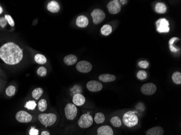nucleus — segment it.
Returning <instances> with one entry per match:
<instances>
[{"label": "nucleus", "mask_w": 181, "mask_h": 135, "mask_svg": "<svg viewBox=\"0 0 181 135\" xmlns=\"http://www.w3.org/2000/svg\"><path fill=\"white\" fill-rule=\"evenodd\" d=\"M91 15L93 18V22L94 24H98L102 22L106 16L103 10L100 9H94Z\"/></svg>", "instance_id": "obj_7"}, {"label": "nucleus", "mask_w": 181, "mask_h": 135, "mask_svg": "<svg viewBox=\"0 0 181 135\" xmlns=\"http://www.w3.org/2000/svg\"><path fill=\"white\" fill-rule=\"evenodd\" d=\"M41 135H50V133L47 131H44L42 132Z\"/></svg>", "instance_id": "obj_37"}, {"label": "nucleus", "mask_w": 181, "mask_h": 135, "mask_svg": "<svg viewBox=\"0 0 181 135\" xmlns=\"http://www.w3.org/2000/svg\"><path fill=\"white\" fill-rule=\"evenodd\" d=\"M94 121L97 124L103 123L105 120V117L103 113L98 112L96 113L94 117Z\"/></svg>", "instance_id": "obj_24"}, {"label": "nucleus", "mask_w": 181, "mask_h": 135, "mask_svg": "<svg viewBox=\"0 0 181 135\" xmlns=\"http://www.w3.org/2000/svg\"><path fill=\"white\" fill-rule=\"evenodd\" d=\"M123 122L125 126L128 128L136 126L138 123V118L136 112L129 111L126 112L123 117Z\"/></svg>", "instance_id": "obj_2"}, {"label": "nucleus", "mask_w": 181, "mask_h": 135, "mask_svg": "<svg viewBox=\"0 0 181 135\" xmlns=\"http://www.w3.org/2000/svg\"><path fill=\"white\" fill-rule=\"evenodd\" d=\"M7 24V21L4 17L0 18V26L2 28H5Z\"/></svg>", "instance_id": "obj_36"}, {"label": "nucleus", "mask_w": 181, "mask_h": 135, "mask_svg": "<svg viewBox=\"0 0 181 135\" xmlns=\"http://www.w3.org/2000/svg\"><path fill=\"white\" fill-rule=\"evenodd\" d=\"M37 107V103L34 101H29L26 103L25 107L28 110H33Z\"/></svg>", "instance_id": "obj_30"}, {"label": "nucleus", "mask_w": 181, "mask_h": 135, "mask_svg": "<svg viewBox=\"0 0 181 135\" xmlns=\"http://www.w3.org/2000/svg\"><path fill=\"white\" fill-rule=\"evenodd\" d=\"M93 119L92 116L89 114H85L81 116L78 121V126L81 128H88L92 126Z\"/></svg>", "instance_id": "obj_4"}, {"label": "nucleus", "mask_w": 181, "mask_h": 135, "mask_svg": "<svg viewBox=\"0 0 181 135\" xmlns=\"http://www.w3.org/2000/svg\"><path fill=\"white\" fill-rule=\"evenodd\" d=\"M76 24L78 27H86L89 24V19L86 16L84 15L78 16L76 20Z\"/></svg>", "instance_id": "obj_15"}, {"label": "nucleus", "mask_w": 181, "mask_h": 135, "mask_svg": "<svg viewBox=\"0 0 181 135\" xmlns=\"http://www.w3.org/2000/svg\"><path fill=\"white\" fill-rule=\"evenodd\" d=\"M157 30L159 33H167L169 32V22L167 19L161 18L156 22Z\"/></svg>", "instance_id": "obj_6"}, {"label": "nucleus", "mask_w": 181, "mask_h": 135, "mask_svg": "<svg viewBox=\"0 0 181 135\" xmlns=\"http://www.w3.org/2000/svg\"><path fill=\"white\" fill-rule=\"evenodd\" d=\"M172 81L176 84H181V73L179 71H176L172 74Z\"/></svg>", "instance_id": "obj_27"}, {"label": "nucleus", "mask_w": 181, "mask_h": 135, "mask_svg": "<svg viewBox=\"0 0 181 135\" xmlns=\"http://www.w3.org/2000/svg\"><path fill=\"white\" fill-rule=\"evenodd\" d=\"M167 6L162 2H158L155 6V11L158 14H164L167 12Z\"/></svg>", "instance_id": "obj_20"}, {"label": "nucleus", "mask_w": 181, "mask_h": 135, "mask_svg": "<svg viewBox=\"0 0 181 135\" xmlns=\"http://www.w3.org/2000/svg\"><path fill=\"white\" fill-rule=\"evenodd\" d=\"M16 91V88L13 85H10L6 90V93L7 96L12 97L14 96Z\"/></svg>", "instance_id": "obj_29"}, {"label": "nucleus", "mask_w": 181, "mask_h": 135, "mask_svg": "<svg viewBox=\"0 0 181 135\" xmlns=\"http://www.w3.org/2000/svg\"><path fill=\"white\" fill-rule=\"evenodd\" d=\"M120 2L121 3H123V4H125V3H126L128 1H120Z\"/></svg>", "instance_id": "obj_38"}, {"label": "nucleus", "mask_w": 181, "mask_h": 135, "mask_svg": "<svg viewBox=\"0 0 181 135\" xmlns=\"http://www.w3.org/2000/svg\"><path fill=\"white\" fill-rule=\"evenodd\" d=\"M2 12H3L2 8V7H1V6H0V14H2Z\"/></svg>", "instance_id": "obj_39"}, {"label": "nucleus", "mask_w": 181, "mask_h": 135, "mask_svg": "<svg viewBox=\"0 0 181 135\" xmlns=\"http://www.w3.org/2000/svg\"><path fill=\"white\" fill-rule=\"evenodd\" d=\"M164 130L160 126H155L147 131V135H163Z\"/></svg>", "instance_id": "obj_18"}, {"label": "nucleus", "mask_w": 181, "mask_h": 135, "mask_svg": "<svg viewBox=\"0 0 181 135\" xmlns=\"http://www.w3.org/2000/svg\"><path fill=\"white\" fill-rule=\"evenodd\" d=\"M108 10L110 14L115 15L119 13L121 10V5L119 1L113 0L110 1L107 5Z\"/></svg>", "instance_id": "obj_9"}, {"label": "nucleus", "mask_w": 181, "mask_h": 135, "mask_svg": "<svg viewBox=\"0 0 181 135\" xmlns=\"http://www.w3.org/2000/svg\"><path fill=\"white\" fill-rule=\"evenodd\" d=\"M87 89L91 92H98L103 89V84L96 81H90L86 84Z\"/></svg>", "instance_id": "obj_12"}, {"label": "nucleus", "mask_w": 181, "mask_h": 135, "mask_svg": "<svg viewBox=\"0 0 181 135\" xmlns=\"http://www.w3.org/2000/svg\"><path fill=\"white\" fill-rule=\"evenodd\" d=\"M101 34L104 36H108L112 32V28L110 24H105L101 28Z\"/></svg>", "instance_id": "obj_22"}, {"label": "nucleus", "mask_w": 181, "mask_h": 135, "mask_svg": "<svg viewBox=\"0 0 181 135\" xmlns=\"http://www.w3.org/2000/svg\"><path fill=\"white\" fill-rule=\"evenodd\" d=\"M73 102L74 104L77 106H81L85 103V97L82 94H76L73 97Z\"/></svg>", "instance_id": "obj_14"}, {"label": "nucleus", "mask_w": 181, "mask_h": 135, "mask_svg": "<svg viewBox=\"0 0 181 135\" xmlns=\"http://www.w3.org/2000/svg\"><path fill=\"white\" fill-rule=\"evenodd\" d=\"M156 90V85L152 83H148L144 84L141 88V92L143 94L148 96H150L155 94Z\"/></svg>", "instance_id": "obj_11"}, {"label": "nucleus", "mask_w": 181, "mask_h": 135, "mask_svg": "<svg viewBox=\"0 0 181 135\" xmlns=\"http://www.w3.org/2000/svg\"><path fill=\"white\" fill-rule=\"evenodd\" d=\"M99 79L103 82H111L116 80V77L113 75L109 73H104L99 76Z\"/></svg>", "instance_id": "obj_17"}, {"label": "nucleus", "mask_w": 181, "mask_h": 135, "mask_svg": "<svg viewBox=\"0 0 181 135\" xmlns=\"http://www.w3.org/2000/svg\"><path fill=\"white\" fill-rule=\"evenodd\" d=\"M78 58L76 55L71 54V55H67L65 56L64 59V62L65 63L67 66H72L76 64V62H77Z\"/></svg>", "instance_id": "obj_19"}, {"label": "nucleus", "mask_w": 181, "mask_h": 135, "mask_svg": "<svg viewBox=\"0 0 181 135\" xmlns=\"http://www.w3.org/2000/svg\"><path fill=\"white\" fill-rule=\"evenodd\" d=\"M39 121L45 126H51L55 123L57 121V117L54 114L49 113V114H41L38 116Z\"/></svg>", "instance_id": "obj_3"}, {"label": "nucleus", "mask_w": 181, "mask_h": 135, "mask_svg": "<svg viewBox=\"0 0 181 135\" xmlns=\"http://www.w3.org/2000/svg\"><path fill=\"white\" fill-rule=\"evenodd\" d=\"M77 70L82 73H88L91 71L92 65L90 62L86 61H82L78 62L77 66Z\"/></svg>", "instance_id": "obj_8"}, {"label": "nucleus", "mask_w": 181, "mask_h": 135, "mask_svg": "<svg viewBox=\"0 0 181 135\" xmlns=\"http://www.w3.org/2000/svg\"><path fill=\"white\" fill-rule=\"evenodd\" d=\"M138 66L143 69H147L149 66V63L146 61H142L138 63Z\"/></svg>", "instance_id": "obj_34"}, {"label": "nucleus", "mask_w": 181, "mask_h": 135, "mask_svg": "<svg viewBox=\"0 0 181 135\" xmlns=\"http://www.w3.org/2000/svg\"><path fill=\"white\" fill-rule=\"evenodd\" d=\"M34 60L37 63L40 64H44L47 62V59L44 55L40 54H37L34 56Z\"/></svg>", "instance_id": "obj_23"}, {"label": "nucleus", "mask_w": 181, "mask_h": 135, "mask_svg": "<svg viewBox=\"0 0 181 135\" xmlns=\"http://www.w3.org/2000/svg\"><path fill=\"white\" fill-rule=\"evenodd\" d=\"M147 76H148V74H147V72L144 71V70H140L137 73V77L140 80H145V78H147Z\"/></svg>", "instance_id": "obj_31"}, {"label": "nucleus", "mask_w": 181, "mask_h": 135, "mask_svg": "<svg viewBox=\"0 0 181 135\" xmlns=\"http://www.w3.org/2000/svg\"><path fill=\"white\" fill-rule=\"evenodd\" d=\"M47 8L48 11H49L51 13H57L59 11L60 9L59 3L55 1H50L48 3Z\"/></svg>", "instance_id": "obj_16"}, {"label": "nucleus", "mask_w": 181, "mask_h": 135, "mask_svg": "<svg viewBox=\"0 0 181 135\" xmlns=\"http://www.w3.org/2000/svg\"><path fill=\"white\" fill-rule=\"evenodd\" d=\"M44 93V90L41 88H37L33 91L32 95V97L36 100L39 99V98L42 96Z\"/></svg>", "instance_id": "obj_25"}, {"label": "nucleus", "mask_w": 181, "mask_h": 135, "mask_svg": "<svg viewBox=\"0 0 181 135\" xmlns=\"http://www.w3.org/2000/svg\"><path fill=\"white\" fill-rule=\"evenodd\" d=\"M113 134L112 129L108 126H100L97 130L98 135H113Z\"/></svg>", "instance_id": "obj_13"}, {"label": "nucleus", "mask_w": 181, "mask_h": 135, "mask_svg": "<svg viewBox=\"0 0 181 135\" xmlns=\"http://www.w3.org/2000/svg\"><path fill=\"white\" fill-rule=\"evenodd\" d=\"M179 39L177 37H174L171 38V39H170L169 42V48L171 51H172L173 53H177L179 51V49L177 48L174 46V43L177 41H179Z\"/></svg>", "instance_id": "obj_21"}, {"label": "nucleus", "mask_w": 181, "mask_h": 135, "mask_svg": "<svg viewBox=\"0 0 181 135\" xmlns=\"http://www.w3.org/2000/svg\"><path fill=\"white\" fill-rule=\"evenodd\" d=\"M29 134L30 135H39V130L34 127H32L30 129Z\"/></svg>", "instance_id": "obj_35"}, {"label": "nucleus", "mask_w": 181, "mask_h": 135, "mask_svg": "<svg viewBox=\"0 0 181 135\" xmlns=\"http://www.w3.org/2000/svg\"><path fill=\"white\" fill-rule=\"evenodd\" d=\"M16 119L21 123H28L32 120V116L25 111L21 110L17 112Z\"/></svg>", "instance_id": "obj_10"}, {"label": "nucleus", "mask_w": 181, "mask_h": 135, "mask_svg": "<svg viewBox=\"0 0 181 135\" xmlns=\"http://www.w3.org/2000/svg\"><path fill=\"white\" fill-rule=\"evenodd\" d=\"M47 108V103L46 99H42L41 100H40L38 103V109L39 111L41 112H43L46 110Z\"/></svg>", "instance_id": "obj_28"}, {"label": "nucleus", "mask_w": 181, "mask_h": 135, "mask_svg": "<svg viewBox=\"0 0 181 135\" xmlns=\"http://www.w3.org/2000/svg\"><path fill=\"white\" fill-rule=\"evenodd\" d=\"M78 113V110L76 105L72 103H68L65 108V114L66 118L69 120H73L76 118Z\"/></svg>", "instance_id": "obj_5"}, {"label": "nucleus", "mask_w": 181, "mask_h": 135, "mask_svg": "<svg viewBox=\"0 0 181 135\" xmlns=\"http://www.w3.org/2000/svg\"><path fill=\"white\" fill-rule=\"evenodd\" d=\"M5 18L7 21V23H9V25L12 27H14L15 25V22H14V20L12 18V16L9 15H6L5 16Z\"/></svg>", "instance_id": "obj_33"}, {"label": "nucleus", "mask_w": 181, "mask_h": 135, "mask_svg": "<svg viewBox=\"0 0 181 135\" xmlns=\"http://www.w3.org/2000/svg\"><path fill=\"white\" fill-rule=\"evenodd\" d=\"M0 58L6 64L15 65L22 60L23 52L16 44L8 42L0 48Z\"/></svg>", "instance_id": "obj_1"}, {"label": "nucleus", "mask_w": 181, "mask_h": 135, "mask_svg": "<svg viewBox=\"0 0 181 135\" xmlns=\"http://www.w3.org/2000/svg\"><path fill=\"white\" fill-rule=\"evenodd\" d=\"M47 69H46L45 67L44 66H41L40 67L39 69H37V73L38 75L40 76H41V77H44L47 74Z\"/></svg>", "instance_id": "obj_32"}, {"label": "nucleus", "mask_w": 181, "mask_h": 135, "mask_svg": "<svg viewBox=\"0 0 181 135\" xmlns=\"http://www.w3.org/2000/svg\"><path fill=\"white\" fill-rule=\"evenodd\" d=\"M110 122L113 126L116 128H119L122 126V120L118 116L113 117L110 120Z\"/></svg>", "instance_id": "obj_26"}]
</instances>
